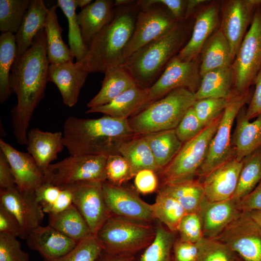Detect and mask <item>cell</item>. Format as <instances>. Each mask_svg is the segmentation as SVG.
Masks as SVG:
<instances>
[{
  "label": "cell",
  "instance_id": "d6a6232c",
  "mask_svg": "<svg viewBox=\"0 0 261 261\" xmlns=\"http://www.w3.org/2000/svg\"><path fill=\"white\" fill-rule=\"evenodd\" d=\"M159 188L176 199L187 213H200L206 198L202 182L195 179L161 185Z\"/></svg>",
  "mask_w": 261,
  "mask_h": 261
},
{
  "label": "cell",
  "instance_id": "b9f144b4",
  "mask_svg": "<svg viewBox=\"0 0 261 261\" xmlns=\"http://www.w3.org/2000/svg\"><path fill=\"white\" fill-rule=\"evenodd\" d=\"M152 243L145 248L139 261H171L174 233L158 222Z\"/></svg>",
  "mask_w": 261,
  "mask_h": 261
},
{
  "label": "cell",
  "instance_id": "f5cc1de1",
  "mask_svg": "<svg viewBox=\"0 0 261 261\" xmlns=\"http://www.w3.org/2000/svg\"><path fill=\"white\" fill-rule=\"evenodd\" d=\"M137 2L140 7L152 4H159L164 6L177 21L185 20L187 0H139Z\"/></svg>",
  "mask_w": 261,
  "mask_h": 261
},
{
  "label": "cell",
  "instance_id": "bcb514c9",
  "mask_svg": "<svg viewBox=\"0 0 261 261\" xmlns=\"http://www.w3.org/2000/svg\"><path fill=\"white\" fill-rule=\"evenodd\" d=\"M232 99L205 98L198 100L195 101L192 107L198 118L205 128L222 115Z\"/></svg>",
  "mask_w": 261,
  "mask_h": 261
},
{
  "label": "cell",
  "instance_id": "d590c367",
  "mask_svg": "<svg viewBox=\"0 0 261 261\" xmlns=\"http://www.w3.org/2000/svg\"><path fill=\"white\" fill-rule=\"evenodd\" d=\"M119 153L130 163L134 176L139 171L144 169L159 172L151 150L142 134L124 143Z\"/></svg>",
  "mask_w": 261,
  "mask_h": 261
},
{
  "label": "cell",
  "instance_id": "db71d44e",
  "mask_svg": "<svg viewBox=\"0 0 261 261\" xmlns=\"http://www.w3.org/2000/svg\"><path fill=\"white\" fill-rule=\"evenodd\" d=\"M173 261H196L198 255L197 243L175 240L173 248Z\"/></svg>",
  "mask_w": 261,
  "mask_h": 261
},
{
  "label": "cell",
  "instance_id": "d6986e66",
  "mask_svg": "<svg viewBox=\"0 0 261 261\" xmlns=\"http://www.w3.org/2000/svg\"><path fill=\"white\" fill-rule=\"evenodd\" d=\"M219 9V2H211L197 12L189 39L177 56L179 59L189 61L200 56L204 44L220 25Z\"/></svg>",
  "mask_w": 261,
  "mask_h": 261
},
{
  "label": "cell",
  "instance_id": "5bb4252c",
  "mask_svg": "<svg viewBox=\"0 0 261 261\" xmlns=\"http://www.w3.org/2000/svg\"><path fill=\"white\" fill-rule=\"evenodd\" d=\"M261 0H228L222 2L219 29L228 40L233 61Z\"/></svg>",
  "mask_w": 261,
  "mask_h": 261
},
{
  "label": "cell",
  "instance_id": "7c38bea8",
  "mask_svg": "<svg viewBox=\"0 0 261 261\" xmlns=\"http://www.w3.org/2000/svg\"><path fill=\"white\" fill-rule=\"evenodd\" d=\"M215 239L243 261H261V229L247 212L242 211Z\"/></svg>",
  "mask_w": 261,
  "mask_h": 261
},
{
  "label": "cell",
  "instance_id": "4316f807",
  "mask_svg": "<svg viewBox=\"0 0 261 261\" xmlns=\"http://www.w3.org/2000/svg\"><path fill=\"white\" fill-rule=\"evenodd\" d=\"M114 0H96L77 14L82 38L88 46L94 37L112 20Z\"/></svg>",
  "mask_w": 261,
  "mask_h": 261
},
{
  "label": "cell",
  "instance_id": "7402d4cb",
  "mask_svg": "<svg viewBox=\"0 0 261 261\" xmlns=\"http://www.w3.org/2000/svg\"><path fill=\"white\" fill-rule=\"evenodd\" d=\"M26 239L29 247L39 252L45 261L63 256L78 243L49 225L32 230Z\"/></svg>",
  "mask_w": 261,
  "mask_h": 261
},
{
  "label": "cell",
  "instance_id": "f35d334b",
  "mask_svg": "<svg viewBox=\"0 0 261 261\" xmlns=\"http://www.w3.org/2000/svg\"><path fill=\"white\" fill-rule=\"evenodd\" d=\"M151 205L155 219L164 224L171 232H177L181 219L187 214L180 203L159 188L155 202Z\"/></svg>",
  "mask_w": 261,
  "mask_h": 261
},
{
  "label": "cell",
  "instance_id": "f907efd6",
  "mask_svg": "<svg viewBox=\"0 0 261 261\" xmlns=\"http://www.w3.org/2000/svg\"><path fill=\"white\" fill-rule=\"evenodd\" d=\"M17 238L0 233V261H29V254L21 249Z\"/></svg>",
  "mask_w": 261,
  "mask_h": 261
},
{
  "label": "cell",
  "instance_id": "7bdbcfd3",
  "mask_svg": "<svg viewBox=\"0 0 261 261\" xmlns=\"http://www.w3.org/2000/svg\"><path fill=\"white\" fill-rule=\"evenodd\" d=\"M31 0H0V30L16 33Z\"/></svg>",
  "mask_w": 261,
  "mask_h": 261
},
{
  "label": "cell",
  "instance_id": "f546056e",
  "mask_svg": "<svg viewBox=\"0 0 261 261\" xmlns=\"http://www.w3.org/2000/svg\"><path fill=\"white\" fill-rule=\"evenodd\" d=\"M200 72H206L220 68L231 67L233 62L230 44L218 28L204 44L200 54Z\"/></svg>",
  "mask_w": 261,
  "mask_h": 261
},
{
  "label": "cell",
  "instance_id": "3957f363",
  "mask_svg": "<svg viewBox=\"0 0 261 261\" xmlns=\"http://www.w3.org/2000/svg\"><path fill=\"white\" fill-rule=\"evenodd\" d=\"M141 9L137 0L115 6L112 20L94 37L80 62L88 74L104 73L113 67L123 65L124 50L133 33Z\"/></svg>",
  "mask_w": 261,
  "mask_h": 261
},
{
  "label": "cell",
  "instance_id": "74e56055",
  "mask_svg": "<svg viewBox=\"0 0 261 261\" xmlns=\"http://www.w3.org/2000/svg\"><path fill=\"white\" fill-rule=\"evenodd\" d=\"M16 56L15 35L8 32H2L0 36V102L1 104L12 93L10 75Z\"/></svg>",
  "mask_w": 261,
  "mask_h": 261
},
{
  "label": "cell",
  "instance_id": "be15d7a7",
  "mask_svg": "<svg viewBox=\"0 0 261 261\" xmlns=\"http://www.w3.org/2000/svg\"><path fill=\"white\" fill-rule=\"evenodd\" d=\"M75 1L77 6L81 7L82 9L92 2L91 0H75Z\"/></svg>",
  "mask_w": 261,
  "mask_h": 261
},
{
  "label": "cell",
  "instance_id": "94428289",
  "mask_svg": "<svg viewBox=\"0 0 261 261\" xmlns=\"http://www.w3.org/2000/svg\"><path fill=\"white\" fill-rule=\"evenodd\" d=\"M207 0H187L185 20L191 18L197 8L200 6L205 3Z\"/></svg>",
  "mask_w": 261,
  "mask_h": 261
},
{
  "label": "cell",
  "instance_id": "4dcf8cb0",
  "mask_svg": "<svg viewBox=\"0 0 261 261\" xmlns=\"http://www.w3.org/2000/svg\"><path fill=\"white\" fill-rule=\"evenodd\" d=\"M233 90L231 67L215 69L201 77L200 86L195 93L196 100L205 98L231 99L236 96Z\"/></svg>",
  "mask_w": 261,
  "mask_h": 261
},
{
  "label": "cell",
  "instance_id": "91938a15",
  "mask_svg": "<svg viewBox=\"0 0 261 261\" xmlns=\"http://www.w3.org/2000/svg\"><path fill=\"white\" fill-rule=\"evenodd\" d=\"M133 254L110 255L104 252L96 261H134Z\"/></svg>",
  "mask_w": 261,
  "mask_h": 261
},
{
  "label": "cell",
  "instance_id": "cb8c5ba5",
  "mask_svg": "<svg viewBox=\"0 0 261 261\" xmlns=\"http://www.w3.org/2000/svg\"><path fill=\"white\" fill-rule=\"evenodd\" d=\"M27 151L45 174L51 162L64 147L61 131H44L33 128L28 132Z\"/></svg>",
  "mask_w": 261,
  "mask_h": 261
},
{
  "label": "cell",
  "instance_id": "f6af8a7d",
  "mask_svg": "<svg viewBox=\"0 0 261 261\" xmlns=\"http://www.w3.org/2000/svg\"><path fill=\"white\" fill-rule=\"evenodd\" d=\"M196 261H235L237 256L226 245L216 239L203 237L197 243Z\"/></svg>",
  "mask_w": 261,
  "mask_h": 261
},
{
  "label": "cell",
  "instance_id": "c3c4849f",
  "mask_svg": "<svg viewBox=\"0 0 261 261\" xmlns=\"http://www.w3.org/2000/svg\"><path fill=\"white\" fill-rule=\"evenodd\" d=\"M177 232L181 240L197 243L204 237L201 216L199 213H187L181 219Z\"/></svg>",
  "mask_w": 261,
  "mask_h": 261
},
{
  "label": "cell",
  "instance_id": "816d5d0a",
  "mask_svg": "<svg viewBox=\"0 0 261 261\" xmlns=\"http://www.w3.org/2000/svg\"><path fill=\"white\" fill-rule=\"evenodd\" d=\"M157 173L150 169L139 171L134 176V186L137 192L143 194L153 193L159 188Z\"/></svg>",
  "mask_w": 261,
  "mask_h": 261
},
{
  "label": "cell",
  "instance_id": "836d02e7",
  "mask_svg": "<svg viewBox=\"0 0 261 261\" xmlns=\"http://www.w3.org/2000/svg\"><path fill=\"white\" fill-rule=\"evenodd\" d=\"M142 135L151 150L159 173L171 162L183 145L174 129Z\"/></svg>",
  "mask_w": 261,
  "mask_h": 261
},
{
  "label": "cell",
  "instance_id": "d4e9b609",
  "mask_svg": "<svg viewBox=\"0 0 261 261\" xmlns=\"http://www.w3.org/2000/svg\"><path fill=\"white\" fill-rule=\"evenodd\" d=\"M148 88H131L109 103L89 108L86 113H100L117 119H129L148 105Z\"/></svg>",
  "mask_w": 261,
  "mask_h": 261
},
{
  "label": "cell",
  "instance_id": "60d3db41",
  "mask_svg": "<svg viewBox=\"0 0 261 261\" xmlns=\"http://www.w3.org/2000/svg\"><path fill=\"white\" fill-rule=\"evenodd\" d=\"M59 6L67 17L68 23V40L70 49L76 62H81L86 56L88 46L85 44L77 19L75 0H58Z\"/></svg>",
  "mask_w": 261,
  "mask_h": 261
},
{
  "label": "cell",
  "instance_id": "ba28073f",
  "mask_svg": "<svg viewBox=\"0 0 261 261\" xmlns=\"http://www.w3.org/2000/svg\"><path fill=\"white\" fill-rule=\"evenodd\" d=\"M261 67V3L231 66L233 91L240 95L249 92Z\"/></svg>",
  "mask_w": 261,
  "mask_h": 261
},
{
  "label": "cell",
  "instance_id": "11a10c76",
  "mask_svg": "<svg viewBox=\"0 0 261 261\" xmlns=\"http://www.w3.org/2000/svg\"><path fill=\"white\" fill-rule=\"evenodd\" d=\"M0 233L23 239L21 227L15 217L0 204Z\"/></svg>",
  "mask_w": 261,
  "mask_h": 261
},
{
  "label": "cell",
  "instance_id": "ac0fdd59",
  "mask_svg": "<svg viewBox=\"0 0 261 261\" xmlns=\"http://www.w3.org/2000/svg\"><path fill=\"white\" fill-rule=\"evenodd\" d=\"M0 150L5 156L16 187L22 192H34L45 183V175L30 154L21 152L0 139Z\"/></svg>",
  "mask_w": 261,
  "mask_h": 261
},
{
  "label": "cell",
  "instance_id": "52a82bcc",
  "mask_svg": "<svg viewBox=\"0 0 261 261\" xmlns=\"http://www.w3.org/2000/svg\"><path fill=\"white\" fill-rule=\"evenodd\" d=\"M222 115L195 138L183 144L171 162L158 173L161 185L194 179L206 158L210 142Z\"/></svg>",
  "mask_w": 261,
  "mask_h": 261
},
{
  "label": "cell",
  "instance_id": "ffe728a7",
  "mask_svg": "<svg viewBox=\"0 0 261 261\" xmlns=\"http://www.w3.org/2000/svg\"><path fill=\"white\" fill-rule=\"evenodd\" d=\"M88 74L80 62L68 61L49 64L48 80L58 88L64 104L72 107L77 103Z\"/></svg>",
  "mask_w": 261,
  "mask_h": 261
},
{
  "label": "cell",
  "instance_id": "e575fe53",
  "mask_svg": "<svg viewBox=\"0 0 261 261\" xmlns=\"http://www.w3.org/2000/svg\"><path fill=\"white\" fill-rule=\"evenodd\" d=\"M48 215V225L77 243L92 234L86 220L73 204L59 213Z\"/></svg>",
  "mask_w": 261,
  "mask_h": 261
},
{
  "label": "cell",
  "instance_id": "484cf974",
  "mask_svg": "<svg viewBox=\"0 0 261 261\" xmlns=\"http://www.w3.org/2000/svg\"><path fill=\"white\" fill-rule=\"evenodd\" d=\"M236 118L232 145L234 158L241 161L261 147V114L250 121L246 117L245 111L242 108Z\"/></svg>",
  "mask_w": 261,
  "mask_h": 261
},
{
  "label": "cell",
  "instance_id": "681fc988",
  "mask_svg": "<svg viewBox=\"0 0 261 261\" xmlns=\"http://www.w3.org/2000/svg\"><path fill=\"white\" fill-rule=\"evenodd\" d=\"M204 128L192 106L187 111L174 130L178 139L184 144L199 135Z\"/></svg>",
  "mask_w": 261,
  "mask_h": 261
},
{
  "label": "cell",
  "instance_id": "83f0119b",
  "mask_svg": "<svg viewBox=\"0 0 261 261\" xmlns=\"http://www.w3.org/2000/svg\"><path fill=\"white\" fill-rule=\"evenodd\" d=\"M104 73L101 89L87 104L88 109L106 104L125 91L137 86L123 65L110 68Z\"/></svg>",
  "mask_w": 261,
  "mask_h": 261
},
{
  "label": "cell",
  "instance_id": "277c9868",
  "mask_svg": "<svg viewBox=\"0 0 261 261\" xmlns=\"http://www.w3.org/2000/svg\"><path fill=\"white\" fill-rule=\"evenodd\" d=\"M190 18L179 21L171 30L140 48L126 60L123 65L138 87L149 88L178 55L190 36Z\"/></svg>",
  "mask_w": 261,
  "mask_h": 261
},
{
  "label": "cell",
  "instance_id": "5b68a950",
  "mask_svg": "<svg viewBox=\"0 0 261 261\" xmlns=\"http://www.w3.org/2000/svg\"><path fill=\"white\" fill-rule=\"evenodd\" d=\"M196 100L188 89H174L130 117L129 125L140 134L175 129Z\"/></svg>",
  "mask_w": 261,
  "mask_h": 261
},
{
  "label": "cell",
  "instance_id": "9c48e42d",
  "mask_svg": "<svg viewBox=\"0 0 261 261\" xmlns=\"http://www.w3.org/2000/svg\"><path fill=\"white\" fill-rule=\"evenodd\" d=\"M105 155H70L51 164L45 174V182L61 187H69L87 181H106Z\"/></svg>",
  "mask_w": 261,
  "mask_h": 261
},
{
  "label": "cell",
  "instance_id": "9a60e30c",
  "mask_svg": "<svg viewBox=\"0 0 261 261\" xmlns=\"http://www.w3.org/2000/svg\"><path fill=\"white\" fill-rule=\"evenodd\" d=\"M68 188L72 194L73 204L86 220L92 234L96 235L111 216L105 201L102 182H83Z\"/></svg>",
  "mask_w": 261,
  "mask_h": 261
},
{
  "label": "cell",
  "instance_id": "ee69618b",
  "mask_svg": "<svg viewBox=\"0 0 261 261\" xmlns=\"http://www.w3.org/2000/svg\"><path fill=\"white\" fill-rule=\"evenodd\" d=\"M104 249L96 235L91 234L80 241L69 253L49 261H96Z\"/></svg>",
  "mask_w": 261,
  "mask_h": 261
},
{
  "label": "cell",
  "instance_id": "003e7915",
  "mask_svg": "<svg viewBox=\"0 0 261 261\" xmlns=\"http://www.w3.org/2000/svg\"></svg>",
  "mask_w": 261,
  "mask_h": 261
},
{
  "label": "cell",
  "instance_id": "1f68e13d",
  "mask_svg": "<svg viewBox=\"0 0 261 261\" xmlns=\"http://www.w3.org/2000/svg\"><path fill=\"white\" fill-rule=\"evenodd\" d=\"M58 6L55 5L48 9L44 26L49 64L73 61L74 58L62 38V28L58 23L56 12Z\"/></svg>",
  "mask_w": 261,
  "mask_h": 261
},
{
  "label": "cell",
  "instance_id": "6da1fadb",
  "mask_svg": "<svg viewBox=\"0 0 261 261\" xmlns=\"http://www.w3.org/2000/svg\"><path fill=\"white\" fill-rule=\"evenodd\" d=\"M49 66L44 28L31 46L16 57L10 75L11 89L17 97V103L11 110L13 134L20 145H27L30 120L44 97Z\"/></svg>",
  "mask_w": 261,
  "mask_h": 261
},
{
  "label": "cell",
  "instance_id": "2e32d148",
  "mask_svg": "<svg viewBox=\"0 0 261 261\" xmlns=\"http://www.w3.org/2000/svg\"><path fill=\"white\" fill-rule=\"evenodd\" d=\"M102 188L111 215L147 222L155 220L152 205L143 200L133 190L104 181Z\"/></svg>",
  "mask_w": 261,
  "mask_h": 261
},
{
  "label": "cell",
  "instance_id": "4fadbf2b",
  "mask_svg": "<svg viewBox=\"0 0 261 261\" xmlns=\"http://www.w3.org/2000/svg\"><path fill=\"white\" fill-rule=\"evenodd\" d=\"M200 64V56L189 61L182 60L175 57L157 81L148 88V105L177 88H187L195 93L201 80Z\"/></svg>",
  "mask_w": 261,
  "mask_h": 261
},
{
  "label": "cell",
  "instance_id": "7a4b0ae2",
  "mask_svg": "<svg viewBox=\"0 0 261 261\" xmlns=\"http://www.w3.org/2000/svg\"><path fill=\"white\" fill-rule=\"evenodd\" d=\"M63 143L70 155L119 154L125 142L139 135L128 119L104 116L93 119L70 116L63 127Z\"/></svg>",
  "mask_w": 261,
  "mask_h": 261
},
{
  "label": "cell",
  "instance_id": "44dd1931",
  "mask_svg": "<svg viewBox=\"0 0 261 261\" xmlns=\"http://www.w3.org/2000/svg\"><path fill=\"white\" fill-rule=\"evenodd\" d=\"M243 164L235 158L214 169L202 182L206 198L209 202L231 199L237 188Z\"/></svg>",
  "mask_w": 261,
  "mask_h": 261
},
{
  "label": "cell",
  "instance_id": "6125c7cd",
  "mask_svg": "<svg viewBox=\"0 0 261 261\" xmlns=\"http://www.w3.org/2000/svg\"><path fill=\"white\" fill-rule=\"evenodd\" d=\"M253 219L261 229V211L255 210L248 212Z\"/></svg>",
  "mask_w": 261,
  "mask_h": 261
},
{
  "label": "cell",
  "instance_id": "ab89813d",
  "mask_svg": "<svg viewBox=\"0 0 261 261\" xmlns=\"http://www.w3.org/2000/svg\"><path fill=\"white\" fill-rule=\"evenodd\" d=\"M261 181V148L243 160L235 191L232 198L238 202L250 193Z\"/></svg>",
  "mask_w": 261,
  "mask_h": 261
},
{
  "label": "cell",
  "instance_id": "8992f818",
  "mask_svg": "<svg viewBox=\"0 0 261 261\" xmlns=\"http://www.w3.org/2000/svg\"><path fill=\"white\" fill-rule=\"evenodd\" d=\"M155 228L150 222L111 215L96 234L110 255L133 254L153 241Z\"/></svg>",
  "mask_w": 261,
  "mask_h": 261
},
{
  "label": "cell",
  "instance_id": "8d00e7d4",
  "mask_svg": "<svg viewBox=\"0 0 261 261\" xmlns=\"http://www.w3.org/2000/svg\"><path fill=\"white\" fill-rule=\"evenodd\" d=\"M44 213H59L73 204L72 194L68 187L61 188L45 182L34 192Z\"/></svg>",
  "mask_w": 261,
  "mask_h": 261
},
{
  "label": "cell",
  "instance_id": "30bf717a",
  "mask_svg": "<svg viewBox=\"0 0 261 261\" xmlns=\"http://www.w3.org/2000/svg\"><path fill=\"white\" fill-rule=\"evenodd\" d=\"M252 95L248 92L236 95L230 100L210 142L206 158L198 172L200 177L203 178L216 168L234 158L232 143V126L240 111L249 102Z\"/></svg>",
  "mask_w": 261,
  "mask_h": 261
},
{
  "label": "cell",
  "instance_id": "680465c9",
  "mask_svg": "<svg viewBox=\"0 0 261 261\" xmlns=\"http://www.w3.org/2000/svg\"><path fill=\"white\" fill-rule=\"evenodd\" d=\"M15 187L16 185L10 166L5 156L0 150V189H8Z\"/></svg>",
  "mask_w": 261,
  "mask_h": 261
},
{
  "label": "cell",
  "instance_id": "03108f58",
  "mask_svg": "<svg viewBox=\"0 0 261 261\" xmlns=\"http://www.w3.org/2000/svg\"><path fill=\"white\" fill-rule=\"evenodd\" d=\"M235 261H243L241 259H240L238 256L236 258Z\"/></svg>",
  "mask_w": 261,
  "mask_h": 261
},
{
  "label": "cell",
  "instance_id": "f1b7e54d",
  "mask_svg": "<svg viewBox=\"0 0 261 261\" xmlns=\"http://www.w3.org/2000/svg\"><path fill=\"white\" fill-rule=\"evenodd\" d=\"M48 9L43 0H31L15 35L16 57L24 54L31 46L39 32L44 28Z\"/></svg>",
  "mask_w": 261,
  "mask_h": 261
},
{
  "label": "cell",
  "instance_id": "e7e4bbea",
  "mask_svg": "<svg viewBox=\"0 0 261 261\" xmlns=\"http://www.w3.org/2000/svg\"><path fill=\"white\" fill-rule=\"evenodd\" d=\"M133 0H114L115 6H120L125 5L131 3Z\"/></svg>",
  "mask_w": 261,
  "mask_h": 261
},
{
  "label": "cell",
  "instance_id": "9f6ffc18",
  "mask_svg": "<svg viewBox=\"0 0 261 261\" xmlns=\"http://www.w3.org/2000/svg\"><path fill=\"white\" fill-rule=\"evenodd\" d=\"M255 87L248 108L245 111V116L248 120L261 114V67L254 81Z\"/></svg>",
  "mask_w": 261,
  "mask_h": 261
},
{
  "label": "cell",
  "instance_id": "8fae6325",
  "mask_svg": "<svg viewBox=\"0 0 261 261\" xmlns=\"http://www.w3.org/2000/svg\"><path fill=\"white\" fill-rule=\"evenodd\" d=\"M178 22L162 5L152 4L141 7L133 33L124 50L125 59L140 48L168 33Z\"/></svg>",
  "mask_w": 261,
  "mask_h": 261
},
{
  "label": "cell",
  "instance_id": "6f0895ef",
  "mask_svg": "<svg viewBox=\"0 0 261 261\" xmlns=\"http://www.w3.org/2000/svg\"><path fill=\"white\" fill-rule=\"evenodd\" d=\"M242 211H261V181L247 195L237 202Z\"/></svg>",
  "mask_w": 261,
  "mask_h": 261
},
{
  "label": "cell",
  "instance_id": "603a6c76",
  "mask_svg": "<svg viewBox=\"0 0 261 261\" xmlns=\"http://www.w3.org/2000/svg\"><path fill=\"white\" fill-rule=\"evenodd\" d=\"M241 212L232 198L217 202L206 200L200 212L204 237H218Z\"/></svg>",
  "mask_w": 261,
  "mask_h": 261
},
{
  "label": "cell",
  "instance_id": "7dc6e473",
  "mask_svg": "<svg viewBox=\"0 0 261 261\" xmlns=\"http://www.w3.org/2000/svg\"><path fill=\"white\" fill-rule=\"evenodd\" d=\"M105 171V181L115 186H122L134 177L130 163L120 154L111 155L107 157Z\"/></svg>",
  "mask_w": 261,
  "mask_h": 261
},
{
  "label": "cell",
  "instance_id": "e0dca14e",
  "mask_svg": "<svg viewBox=\"0 0 261 261\" xmlns=\"http://www.w3.org/2000/svg\"><path fill=\"white\" fill-rule=\"evenodd\" d=\"M0 204L10 212L19 222L23 239L33 229L40 226L44 218L43 208L34 192L19 191L16 187L0 189Z\"/></svg>",
  "mask_w": 261,
  "mask_h": 261
}]
</instances>
